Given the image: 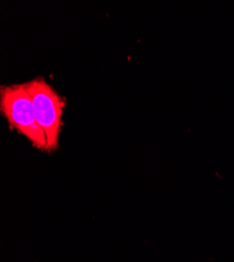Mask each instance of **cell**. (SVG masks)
<instances>
[{
  "label": "cell",
  "mask_w": 234,
  "mask_h": 262,
  "mask_svg": "<svg viewBox=\"0 0 234 262\" xmlns=\"http://www.w3.org/2000/svg\"><path fill=\"white\" fill-rule=\"evenodd\" d=\"M0 108L10 125L24 135L34 147L48 151V142L33 108L28 83L3 86Z\"/></svg>",
  "instance_id": "cell-1"
},
{
  "label": "cell",
  "mask_w": 234,
  "mask_h": 262,
  "mask_svg": "<svg viewBox=\"0 0 234 262\" xmlns=\"http://www.w3.org/2000/svg\"><path fill=\"white\" fill-rule=\"evenodd\" d=\"M36 120L44 130L48 151L58 148L65 102L44 78L27 82Z\"/></svg>",
  "instance_id": "cell-2"
}]
</instances>
